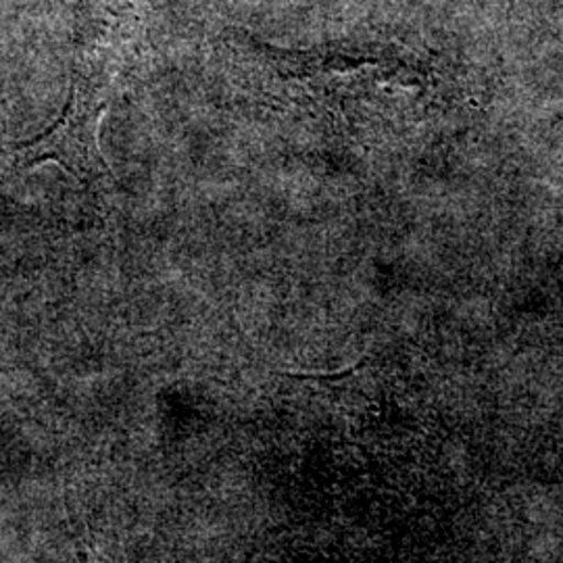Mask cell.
<instances>
[{"label":"cell","instance_id":"6da1fadb","mask_svg":"<svg viewBox=\"0 0 563 563\" xmlns=\"http://www.w3.org/2000/svg\"><path fill=\"white\" fill-rule=\"evenodd\" d=\"M111 102V90L90 80H74L57 121L36 139L15 146L13 162L21 169L55 163L81 181L111 174L101 153L102 118Z\"/></svg>","mask_w":563,"mask_h":563}]
</instances>
